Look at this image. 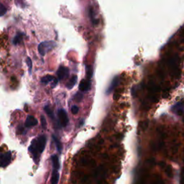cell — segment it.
I'll return each mask as SVG.
<instances>
[{"label":"cell","instance_id":"2","mask_svg":"<svg viewBox=\"0 0 184 184\" xmlns=\"http://www.w3.org/2000/svg\"><path fill=\"white\" fill-rule=\"evenodd\" d=\"M56 46L55 44L53 41H48V42H43V43H40L38 45V52L41 55H45L48 52L53 50L54 48Z\"/></svg>","mask_w":184,"mask_h":184},{"label":"cell","instance_id":"11","mask_svg":"<svg viewBox=\"0 0 184 184\" xmlns=\"http://www.w3.org/2000/svg\"><path fill=\"white\" fill-rule=\"evenodd\" d=\"M77 76H72V78L71 79H70V81H69V83H67L66 84V87L69 89H71L72 88H73V87H74L76 83V81H77Z\"/></svg>","mask_w":184,"mask_h":184},{"label":"cell","instance_id":"4","mask_svg":"<svg viewBox=\"0 0 184 184\" xmlns=\"http://www.w3.org/2000/svg\"><path fill=\"white\" fill-rule=\"evenodd\" d=\"M58 116L60 123L61 124V125L63 127H66L69 121L66 111L63 109H59L58 112Z\"/></svg>","mask_w":184,"mask_h":184},{"label":"cell","instance_id":"5","mask_svg":"<svg viewBox=\"0 0 184 184\" xmlns=\"http://www.w3.org/2000/svg\"><path fill=\"white\" fill-rule=\"evenodd\" d=\"M69 69L64 66L60 67L57 71L58 78L59 80L64 79L65 78H66L68 76H69Z\"/></svg>","mask_w":184,"mask_h":184},{"label":"cell","instance_id":"9","mask_svg":"<svg viewBox=\"0 0 184 184\" xmlns=\"http://www.w3.org/2000/svg\"><path fill=\"white\" fill-rule=\"evenodd\" d=\"M52 163H53V166L54 170H58L60 168V163L58 157L56 155H53L51 157Z\"/></svg>","mask_w":184,"mask_h":184},{"label":"cell","instance_id":"16","mask_svg":"<svg viewBox=\"0 0 184 184\" xmlns=\"http://www.w3.org/2000/svg\"><path fill=\"white\" fill-rule=\"evenodd\" d=\"M44 109H45V111L46 112V114H47L51 118H54V116H53V111H52V109L50 108L49 106H45V107H44Z\"/></svg>","mask_w":184,"mask_h":184},{"label":"cell","instance_id":"19","mask_svg":"<svg viewBox=\"0 0 184 184\" xmlns=\"http://www.w3.org/2000/svg\"><path fill=\"white\" fill-rule=\"evenodd\" d=\"M27 66H28V69H29V72H30V73H31L32 67H33V64H32V61H31L30 58L27 57Z\"/></svg>","mask_w":184,"mask_h":184},{"label":"cell","instance_id":"10","mask_svg":"<svg viewBox=\"0 0 184 184\" xmlns=\"http://www.w3.org/2000/svg\"><path fill=\"white\" fill-rule=\"evenodd\" d=\"M59 181V173L58 172V170H54L52 174L51 178V183L53 184H56L58 183Z\"/></svg>","mask_w":184,"mask_h":184},{"label":"cell","instance_id":"3","mask_svg":"<svg viewBox=\"0 0 184 184\" xmlns=\"http://www.w3.org/2000/svg\"><path fill=\"white\" fill-rule=\"evenodd\" d=\"M12 161V153L11 152L4 153L0 155V167L5 168L9 165Z\"/></svg>","mask_w":184,"mask_h":184},{"label":"cell","instance_id":"14","mask_svg":"<svg viewBox=\"0 0 184 184\" xmlns=\"http://www.w3.org/2000/svg\"><path fill=\"white\" fill-rule=\"evenodd\" d=\"M23 33L17 34V35L15 36V37L13 40L14 45H17V44L20 43L22 42V41H23Z\"/></svg>","mask_w":184,"mask_h":184},{"label":"cell","instance_id":"7","mask_svg":"<svg viewBox=\"0 0 184 184\" xmlns=\"http://www.w3.org/2000/svg\"><path fill=\"white\" fill-rule=\"evenodd\" d=\"M90 86H91V82H90V80L83 79L79 83V90L81 91H83V92L87 91L90 89Z\"/></svg>","mask_w":184,"mask_h":184},{"label":"cell","instance_id":"20","mask_svg":"<svg viewBox=\"0 0 184 184\" xmlns=\"http://www.w3.org/2000/svg\"><path fill=\"white\" fill-rule=\"evenodd\" d=\"M71 112L73 115H77L78 112H79V107L76 105H73L71 107Z\"/></svg>","mask_w":184,"mask_h":184},{"label":"cell","instance_id":"17","mask_svg":"<svg viewBox=\"0 0 184 184\" xmlns=\"http://www.w3.org/2000/svg\"><path fill=\"white\" fill-rule=\"evenodd\" d=\"M6 12H7V9H6V7L2 5V4L0 3V17L5 15Z\"/></svg>","mask_w":184,"mask_h":184},{"label":"cell","instance_id":"6","mask_svg":"<svg viewBox=\"0 0 184 184\" xmlns=\"http://www.w3.org/2000/svg\"><path fill=\"white\" fill-rule=\"evenodd\" d=\"M37 124H38V121L37 120V119L34 117L33 116L29 115L27 117V119H26L25 126L26 127H35Z\"/></svg>","mask_w":184,"mask_h":184},{"label":"cell","instance_id":"21","mask_svg":"<svg viewBox=\"0 0 184 184\" xmlns=\"http://www.w3.org/2000/svg\"><path fill=\"white\" fill-rule=\"evenodd\" d=\"M58 79H56V78H54L53 81H52V87H53V88L55 87V86H56L58 84Z\"/></svg>","mask_w":184,"mask_h":184},{"label":"cell","instance_id":"15","mask_svg":"<svg viewBox=\"0 0 184 184\" xmlns=\"http://www.w3.org/2000/svg\"><path fill=\"white\" fill-rule=\"evenodd\" d=\"M118 78L117 77V78H115V79L113 80L112 81V82H111V84H110V86H109V87L108 88V89H107V93L108 94H110L111 92V91H112V90L115 89V87H116V86H117V83H118Z\"/></svg>","mask_w":184,"mask_h":184},{"label":"cell","instance_id":"18","mask_svg":"<svg viewBox=\"0 0 184 184\" xmlns=\"http://www.w3.org/2000/svg\"><path fill=\"white\" fill-rule=\"evenodd\" d=\"M41 121L42 127H43V129H45L46 127H47V122H46L45 117H44V116H42L41 117Z\"/></svg>","mask_w":184,"mask_h":184},{"label":"cell","instance_id":"1","mask_svg":"<svg viewBox=\"0 0 184 184\" xmlns=\"http://www.w3.org/2000/svg\"><path fill=\"white\" fill-rule=\"evenodd\" d=\"M46 142H47V139L45 136L41 135L36 139L33 140L30 146L29 147V151L34 155L35 157L34 160L37 163H38L39 155L43 153L45 148Z\"/></svg>","mask_w":184,"mask_h":184},{"label":"cell","instance_id":"8","mask_svg":"<svg viewBox=\"0 0 184 184\" xmlns=\"http://www.w3.org/2000/svg\"><path fill=\"white\" fill-rule=\"evenodd\" d=\"M172 111L174 113H176L178 115H181L182 112L183 111V105L182 104V103H179L177 104L174 105L172 107Z\"/></svg>","mask_w":184,"mask_h":184},{"label":"cell","instance_id":"12","mask_svg":"<svg viewBox=\"0 0 184 184\" xmlns=\"http://www.w3.org/2000/svg\"><path fill=\"white\" fill-rule=\"evenodd\" d=\"M52 137H53L54 143H55V146H56L57 150H58L59 153H61V150H62V145H61V141L59 140L58 138L55 135H52Z\"/></svg>","mask_w":184,"mask_h":184},{"label":"cell","instance_id":"13","mask_svg":"<svg viewBox=\"0 0 184 184\" xmlns=\"http://www.w3.org/2000/svg\"><path fill=\"white\" fill-rule=\"evenodd\" d=\"M54 78L53 76H51V75H48L46 76H44L41 79V82L43 83H45V84H47V83H50V82H52L53 81Z\"/></svg>","mask_w":184,"mask_h":184}]
</instances>
